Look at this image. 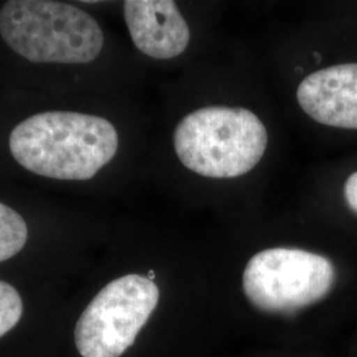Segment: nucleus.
Returning <instances> with one entry per match:
<instances>
[{
    "instance_id": "obj_1",
    "label": "nucleus",
    "mask_w": 357,
    "mask_h": 357,
    "mask_svg": "<svg viewBox=\"0 0 357 357\" xmlns=\"http://www.w3.org/2000/svg\"><path fill=\"white\" fill-rule=\"evenodd\" d=\"M10 151L26 171L44 178L85 181L110 163L119 138L112 122L76 112H45L13 128Z\"/></svg>"
},
{
    "instance_id": "obj_2",
    "label": "nucleus",
    "mask_w": 357,
    "mask_h": 357,
    "mask_svg": "<svg viewBox=\"0 0 357 357\" xmlns=\"http://www.w3.org/2000/svg\"><path fill=\"white\" fill-rule=\"evenodd\" d=\"M0 35L36 64H89L102 51V28L76 6L51 0H11L0 8Z\"/></svg>"
},
{
    "instance_id": "obj_3",
    "label": "nucleus",
    "mask_w": 357,
    "mask_h": 357,
    "mask_svg": "<svg viewBox=\"0 0 357 357\" xmlns=\"http://www.w3.org/2000/svg\"><path fill=\"white\" fill-rule=\"evenodd\" d=\"M181 165L204 178H230L250 172L264 158L268 131L243 107L209 106L185 115L175 128Z\"/></svg>"
},
{
    "instance_id": "obj_4",
    "label": "nucleus",
    "mask_w": 357,
    "mask_h": 357,
    "mask_svg": "<svg viewBox=\"0 0 357 357\" xmlns=\"http://www.w3.org/2000/svg\"><path fill=\"white\" fill-rule=\"evenodd\" d=\"M337 271L330 258L296 248L253 255L243 274V294L257 310L283 314L318 305L332 293Z\"/></svg>"
},
{
    "instance_id": "obj_5",
    "label": "nucleus",
    "mask_w": 357,
    "mask_h": 357,
    "mask_svg": "<svg viewBox=\"0 0 357 357\" xmlns=\"http://www.w3.org/2000/svg\"><path fill=\"white\" fill-rule=\"evenodd\" d=\"M156 283L128 274L107 283L81 314L75 343L82 357H121L135 343L159 303Z\"/></svg>"
},
{
    "instance_id": "obj_6",
    "label": "nucleus",
    "mask_w": 357,
    "mask_h": 357,
    "mask_svg": "<svg viewBox=\"0 0 357 357\" xmlns=\"http://www.w3.org/2000/svg\"><path fill=\"white\" fill-rule=\"evenodd\" d=\"M296 100L320 125L357 130V63L314 72L298 86Z\"/></svg>"
},
{
    "instance_id": "obj_7",
    "label": "nucleus",
    "mask_w": 357,
    "mask_h": 357,
    "mask_svg": "<svg viewBox=\"0 0 357 357\" xmlns=\"http://www.w3.org/2000/svg\"><path fill=\"white\" fill-rule=\"evenodd\" d=\"M125 20L134 45L156 60L174 59L187 50L190 26L171 0H128Z\"/></svg>"
},
{
    "instance_id": "obj_8",
    "label": "nucleus",
    "mask_w": 357,
    "mask_h": 357,
    "mask_svg": "<svg viewBox=\"0 0 357 357\" xmlns=\"http://www.w3.org/2000/svg\"><path fill=\"white\" fill-rule=\"evenodd\" d=\"M28 240L26 220L8 205L0 203V262L19 255Z\"/></svg>"
},
{
    "instance_id": "obj_9",
    "label": "nucleus",
    "mask_w": 357,
    "mask_h": 357,
    "mask_svg": "<svg viewBox=\"0 0 357 357\" xmlns=\"http://www.w3.org/2000/svg\"><path fill=\"white\" fill-rule=\"evenodd\" d=\"M23 315V299L13 284L0 281V337L16 327Z\"/></svg>"
},
{
    "instance_id": "obj_10",
    "label": "nucleus",
    "mask_w": 357,
    "mask_h": 357,
    "mask_svg": "<svg viewBox=\"0 0 357 357\" xmlns=\"http://www.w3.org/2000/svg\"><path fill=\"white\" fill-rule=\"evenodd\" d=\"M345 203L357 215V171L349 175L344 183Z\"/></svg>"
}]
</instances>
